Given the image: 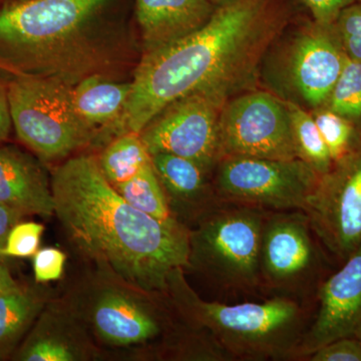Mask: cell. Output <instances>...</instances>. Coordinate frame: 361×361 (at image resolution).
I'll return each mask as SVG.
<instances>
[{
	"mask_svg": "<svg viewBox=\"0 0 361 361\" xmlns=\"http://www.w3.org/2000/svg\"><path fill=\"white\" fill-rule=\"evenodd\" d=\"M325 108L343 116L361 132V63L346 59Z\"/></svg>",
	"mask_w": 361,
	"mask_h": 361,
	"instance_id": "cb8c5ba5",
	"label": "cell"
},
{
	"mask_svg": "<svg viewBox=\"0 0 361 361\" xmlns=\"http://www.w3.org/2000/svg\"><path fill=\"white\" fill-rule=\"evenodd\" d=\"M44 226L37 222H18L7 236L4 257H32L39 250Z\"/></svg>",
	"mask_w": 361,
	"mask_h": 361,
	"instance_id": "4316f807",
	"label": "cell"
},
{
	"mask_svg": "<svg viewBox=\"0 0 361 361\" xmlns=\"http://www.w3.org/2000/svg\"><path fill=\"white\" fill-rule=\"evenodd\" d=\"M317 314L306 329L295 357L307 358L318 348L355 336L361 323V245L322 285Z\"/></svg>",
	"mask_w": 361,
	"mask_h": 361,
	"instance_id": "5bb4252c",
	"label": "cell"
},
{
	"mask_svg": "<svg viewBox=\"0 0 361 361\" xmlns=\"http://www.w3.org/2000/svg\"><path fill=\"white\" fill-rule=\"evenodd\" d=\"M215 9L209 0H135L142 54L200 30L212 18Z\"/></svg>",
	"mask_w": 361,
	"mask_h": 361,
	"instance_id": "e0dca14e",
	"label": "cell"
},
{
	"mask_svg": "<svg viewBox=\"0 0 361 361\" xmlns=\"http://www.w3.org/2000/svg\"><path fill=\"white\" fill-rule=\"evenodd\" d=\"M320 176L305 161L229 157L215 166L219 202L276 211H305Z\"/></svg>",
	"mask_w": 361,
	"mask_h": 361,
	"instance_id": "52a82bcc",
	"label": "cell"
},
{
	"mask_svg": "<svg viewBox=\"0 0 361 361\" xmlns=\"http://www.w3.org/2000/svg\"><path fill=\"white\" fill-rule=\"evenodd\" d=\"M71 90L73 85L42 75L25 73L8 80L16 134L44 164L65 161L97 142L73 108Z\"/></svg>",
	"mask_w": 361,
	"mask_h": 361,
	"instance_id": "8992f818",
	"label": "cell"
},
{
	"mask_svg": "<svg viewBox=\"0 0 361 361\" xmlns=\"http://www.w3.org/2000/svg\"><path fill=\"white\" fill-rule=\"evenodd\" d=\"M264 209L218 202L190 230L189 268L220 286L251 290L261 285L260 245Z\"/></svg>",
	"mask_w": 361,
	"mask_h": 361,
	"instance_id": "5b68a950",
	"label": "cell"
},
{
	"mask_svg": "<svg viewBox=\"0 0 361 361\" xmlns=\"http://www.w3.org/2000/svg\"><path fill=\"white\" fill-rule=\"evenodd\" d=\"M116 190L128 203L152 217L160 220L175 218L152 163Z\"/></svg>",
	"mask_w": 361,
	"mask_h": 361,
	"instance_id": "603a6c76",
	"label": "cell"
},
{
	"mask_svg": "<svg viewBox=\"0 0 361 361\" xmlns=\"http://www.w3.org/2000/svg\"><path fill=\"white\" fill-rule=\"evenodd\" d=\"M288 23L285 0H235L216 7L197 32L142 54L121 133L140 134L161 109L197 90L236 96L255 80L265 54Z\"/></svg>",
	"mask_w": 361,
	"mask_h": 361,
	"instance_id": "7a4b0ae2",
	"label": "cell"
},
{
	"mask_svg": "<svg viewBox=\"0 0 361 361\" xmlns=\"http://www.w3.org/2000/svg\"><path fill=\"white\" fill-rule=\"evenodd\" d=\"M301 1L310 11L313 21L325 27H332L344 8L361 0H301Z\"/></svg>",
	"mask_w": 361,
	"mask_h": 361,
	"instance_id": "f546056e",
	"label": "cell"
},
{
	"mask_svg": "<svg viewBox=\"0 0 361 361\" xmlns=\"http://www.w3.org/2000/svg\"><path fill=\"white\" fill-rule=\"evenodd\" d=\"M25 216L16 209L0 204V260L6 258L2 252L6 246L9 232L13 229V226L20 222Z\"/></svg>",
	"mask_w": 361,
	"mask_h": 361,
	"instance_id": "1f68e13d",
	"label": "cell"
},
{
	"mask_svg": "<svg viewBox=\"0 0 361 361\" xmlns=\"http://www.w3.org/2000/svg\"><path fill=\"white\" fill-rule=\"evenodd\" d=\"M216 7L223 6V4H229V2L235 1V0H209Z\"/></svg>",
	"mask_w": 361,
	"mask_h": 361,
	"instance_id": "e575fe53",
	"label": "cell"
},
{
	"mask_svg": "<svg viewBox=\"0 0 361 361\" xmlns=\"http://www.w3.org/2000/svg\"><path fill=\"white\" fill-rule=\"evenodd\" d=\"M285 103L290 115L297 157L322 177L331 170L334 163L312 114L293 102L285 101Z\"/></svg>",
	"mask_w": 361,
	"mask_h": 361,
	"instance_id": "7402d4cb",
	"label": "cell"
},
{
	"mask_svg": "<svg viewBox=\"0 0 361 361\" xmlns=\"http://www.w3.org/2000/svg\"><path fill=\"white\" fill-rule=\"evenodd\" d=\"M94 356L89 330L73 306L51 301L11 357L18 361H82Z\"/></svg>",
	"mask_w": 361,
	"mask_h": 361,
	"instance_id": "9a60e30c",
	"label": "cell"
},
{
	"mask_svg": "<svg viewBox=\"0 0 361 361\" xmlns=\"http://www.w3.org/2000/svg\"><path fill=\"white\" fill-rule=\"evenodd\" d=\"M355 337H356L361 343V323L360 327H358L357 331H356Z\"/></svg>",
	"mask_w": 361,
	"mask_h": 361,
	"instance_id": "d590c367",
	"label": "cell"
},
{
	"mask_svg": "<svg viewBox=\"0 0 361 361\" xmlns=\"http://www.w3.org/2000/svg\"><path fill=\"white\" fill-rule=\"evenodd\" d=\"M334 28L348 59L361 63V1L341 11Z\"/></svg>",
	"mask_w": 361,
	"mask_h": 361,
	"instance_id": "484cf974",
	"label": "cell"
},
{
	"mask_svg": "<svg viewBox=\"0 0 361 361\" xmlns=\"http://www.w3.org/2000/svg\"><path fill=\"white\" fill-rule=\"evenodd\" d=\"M18 284L6 262L4 260H0V296L4 295L7 291L11 290Z\"/></svg>",
	"mask_w": 361,
	"mask_h": 361,
	"instance_id": "d6a6232c",
	"label": "cell"
},
{
	"mask_svg": "<svg viewBox=\"0 0 361 361\" xmlns=\"http://www.w3.org/2000/svg\"><path fill=\"white\" fill-rule=\"evenodd\" d=\"M47 302L44 289L30 285L0 296V360L13 355Z\"/></svg>",
	"mask_w": 361,
	"mask_h": 361,
	"instance_id": "ffe728a7",
	"label": "cell"
},
{
	"mask_svg": "<svg viewBox=\"0 0 361 361\" xmlns=\"http://www.w3.org/2000/svg\"><path fill=\"white\" fill-rule=\"evenodd\" d=\"M334 163L360 144L361 132L353 123L327 108L311 111Z\"/></svg>",
	"mask_w": 361,
	"mask_h": 361,
	"instance_id": "d4e9b609",
	"label": "cell"
},
{
	"mask_svg": "<svg viewBox=\"0 0 361 361\" xmlns=\"http://www.w3.org/2000/svg\"><path fill=\"white\" fill-rule=\"evenodd\" d=\"M127 285L99 287L85 313L77 311L85 327L106 345L141 346L163 334V319L153 304Z\"/></svg>",
	"mask_w": 361,
	"mask_h": 361,
	"instance_id": "4fadbf2b",
	"label": "cell"
},
{
	"mask_svg": "<svg viewBox=\"0 0 361 361\" xmlns=\"http://www.w3.org/2000/svg\"><path fill=\"white\" fill-rule=\"evenodd\" d=\"M0 71H4L6 75H25V73H21V71H18L16 66L6 61V59H2L1 56H0Z\"/></svg>",
	"mask_w": 361,
	"mask_h": 361,
	"instance_id": "836d02e7",
	"label": "cell"
},
{
	"mask_svg": "<svg viewBox=\"0 0 361 361\" xmlns=\"http://www.w3.org/2000/svg\"><path fill=\"white\" fill-rule=\"evenodd\" d=\"M54 215L82 257L118 283L144 293L167 290L189 266L190 230L128 203L104 178L97 157L71 156L51 173Z\"/></svg>",
	"mask_w": 361,
	"mask_h": 361,
	"instance_id": "6da1fadb",
	"label": "cell"
},
{
	"mask_svg": "<svg viewBox=\"0 0 361 361\" xmlns=\"http://www.w3.org/2000/svg\"><path fill=\"white\" fill-rule=\"evenodd\" d=\"M97 160L104 178L116 188L151 164L152 157L141 135L127 132L106 144Z\"/></svg>",
	"mask_w": 361,
	"mask_h": 361,
	"instance_id": "44dd1931",
	"label": "cell"
},
{
	"mask_svg": "<svg viewBox=\"0 0 361 361\" xmlns=\"http://www.w3.org/2000/svg\"><path fill=\"white\" fill-rule=\"evenodd\" d=\"M218 149L219 161L229 157L298 159L285 101L260 90L228 99L221 111Z\"/></svg>",
	"mask_w": 361,
	"mask_h": 361,
	"instance_id": "ba28073f",
	"label": "cell"
},
{
	"mask_svg": "<svg viewBox=\"0 0 361 361\" xmlns=\"http://www.w3.org/2000/svg\"><path fill=\"white\" fill-rule=\"evenodd\" d=\"M66 256L59 249H40L32 256L33 275L35 283L47 284L63 276Z\"/></svg>",
	"mask_w": 361,
	"mask_h": 361,
	"instance_id": "83f0119b",
	"label": "cell"
},
{
	"mask_svg": "<svg viewBox=\"0 0 361 361\" xmlns=\"http://www.w3.org/2000/svg\"><path fill=\"white\" fill-rule=\"evenodd\" d=\"M152 164L170 207L171 212L196 221L208 209L218 203L210 170L191 159L173 154L151 155Z\"/></svg>",
	"mask_w": 361,
	"mask_h": 361,
	"instance_id": "ac0fdd59",
	"label": "cell"
},
{
	"mask_svg": "<svg viewBox=\"0 0 361 361\" xmlns=\"http://www.w3.org/2000/svg\"><path fill=\"white\" fill-rule=\"evenodd\" d=\"M8 97V80L0 77V145L7 141L13 130Z\"/></svg>",
	"mask_w": 361,
	"mask_h": 361,
	"instance_id": "4dcf8cb0",
	"label": "cell"
},
{
	"mask_svg": "<svg viewBox=\"0 0 361 361\" xmlns=\"http://www.w3.org/2000/svg\"><path fill=\"white\" fill-rule=\"evenodd\" d=\"M130 82H118L104 75H92L73 85V108L78 116L106 144L121 134V123L130 92Z\"/></svg>",
	"mask_w": 361,
	"mask_h": 361,
	"instance_id": "d6986e66",
	"label": "cell"
},
{
	"mask_svg": "<svg viewBox=\"0 0 361 361\" xmlns=\"http://www.w3.org/2000/svg\"><path fill=\"white\" fill-rule=\"evenodd\" d=\"M0 204L23 215H54L51 175L44 161L13 145H0Z\"/></svg>",
	"mask_w": 361,
	"mask_h": 361,
	"instance_id": "2e32d148",
	"label": "cell"
},
{
	"mask_svg": "<svg viewBox=\"0 0 361 361\" xmlns=\"http://www.w3.org/2000/svg\"><path fill=\"white\" fill-rule=\"evenodd\" d=\"M230 99L217 90H197L167 104L140 133L149 153L184 157L212 171L219 161L221 111Z\"/></svg>",
	"mask_w": 361,
	"mask_h": 361,
	"instance_id": "9c48e42d",
	"label": "cell"
},
{
	"mask_svg": "<svg viewBox=\"0 0 361 361\" xmlns=\"http://www.w3.org/2000/svg\"><path fill=\"white\" fill-rule=\"evenodd\" d=\"M304 212L315 236L342 262L361 245V142L320 177Z\"/></svg>",
	"mask_w": 361,
	"mask_h": 361,
	"instance_id": "30bf717a",
	"label": "cell"
},
{
	"mask_svg": "<svg viewBox=\"0 0 361 361\" xmlns=\"http://www.w3.org/2000/svg\"><path fill=\"white\" fill-rule=\"evenodd\" d=\"M121 0H8L0 7V56L27 75L75 85L113 78L130 56Z\"/></svg>",
	"mask_w": 361,
	"mask_h": 361,
	"instance_id": "3957f363",
	"label": "cell"
},
{
	"mask_svg": "<svg viewBox=\"0 0 361 361\" xmlns=\"http://www.w3.org/2000/svg\"><path fill=\"white\" fill-rule=\"evenodd\" d=\"M311 361H361V343L355 336L343 337L318 348L306 358Z\"/></svg>",
	"mask_w": 361,
	"mask_h": 361,
	"instance_id": "f1b7e54d",
	"label": "cell"
},
{
	"mask_svg": "<svg viewBox=\"0 0 361 361\" xmlns=\"http://www.w3.org/2000/svg\"><path fill=\"white\" fill-rule=\"evenodd\" d=\"M166 293L172 297L180 315L197 331L207 334L225 357H295L306 331L304 310L289 297L233 305L208 302L192 290L183 270L171 275Z\"/></svg>",
	"mask_w": 361,
	"mask_h": 361,
	"instance_id": "277c9868",
	"label": "cell"
},
{
	"mask_svg": "<svg viewBox=\"0 0 361 361\" xmlns=\"http://www.w3.org/2000/svg\"><path fill=\"white\" fill-rule=\"evenodd\" d=\"M346 59L334 26L313 21L301 28L285 47L280 65L293 103L311 111L325 108Z\"/></svg>",
	"mask_w": 361,
	"mask_h": 361,
	"instance_id": "8fae6325",
	"label": "cell"
},
{
	"mask_svg": "<svg viewBox=\"0 0 361 361\" xmlns=\"http://www.w3.org/2000/svg\"><path fill=\"white\" fill-rule=\"evenodd\" d=\"M303 211L266 214L261 235V285L289 290L314 274L319 256Z\"/></svg>",
	"mask_w": 361,
	"mask_h": 361,
	"instance_id": "7c38bea8",
	"label": "cell"
}]
</instances>
